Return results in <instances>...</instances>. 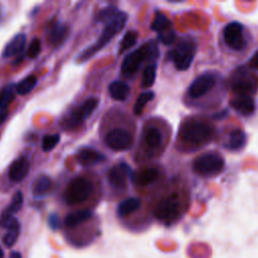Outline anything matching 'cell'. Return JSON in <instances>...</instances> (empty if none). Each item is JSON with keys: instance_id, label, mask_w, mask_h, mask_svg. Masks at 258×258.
<instances>
[{"instance_id": "obj_1", "label": "cell", "mask_w": 258, "mask_h": 258, "mask_svg": "<svg viewBox=\"0 0 258 258\" xmlns=\"http://www.w3.org/2000/svg\"><path fill=\"white\" fill-rule=\"evenodd\" d=\"M215 126L207 120L189 117L182 121L178 130V139L189 149H199L210 143L215 136Z\"/></svg>"}, {"instance_id": "obj_2", "label": "cell", "mask_w": 258, "mask_h": 258, "mask_svg": "<svg viewBox=\"0 0 258 258\" xmlns=\"http://www.w3.org/2000/svg\"><path fill=\"white\" fill-rule=\"evenodd\" d=\"M127 19H128L127 13L119 10L107 23H105L103 32L99 36L97 41L81 53L80 60L84 61V60L89 59L96 52H98L104 46H106L112 40V38L115 37L124 28V26L127 22Z\"/></svg>"}, {"instance_id": "obj_3", "label": "cell", "mask_w": 258, "mask_h": 258, "mask_svg": "<svg viewBox=\"0 0 258 258\" xmlns=\"http://www.w3.org/2000/svg\"><path fill=\"white\" fill-rule=\"evenodd\" d=\"M225 167L224 157L216 151L205 152L192 161V170L200 176L212 177L218 175Z\"/></svg>"}, {"instance_id": "obj_4", "label": "cell", "mask_w": 258, "mask_h": 258, "mask_svg": "<svg viewBox=\"0 0 258 258\" xmlns=\"http://www.w3.org/2000/svg\"><path fill=\"white\" fill-rule=\"evenodd\" d=\"M197 45L195 40L190 38H182L168 52V57L177 71H186L195 57Z\"/></svg>"}, {"instance_id": "obj_5", "label": "cell", "mask_w": 258, "mask_h": 258, "mask_svg": "<svg viewBox=\"0 0 258 258\" xmlns=\"http://www.w3.org/2000/svg\"><path fill=\"white\" fill-rule=\"evenodd\" d=\"M234 96H252L258 89V78L244 68L236 70L230 79Z\"/></svg>"}, {"instance_id": "obj_6", "label": "cell", "mask_w": 258, "mask_h": 258, "mask_svg": "<svg viewBox=\"0 0 258 258\" xmlns=\"http://www.w3.org/2000/svg\"><path fill=\"white\" fill-rule=\"evenodd\" d=\"M222 39L226 47L235 52L244 50L248 43L245 28L238 21H232L225 25L222 31Z\"/></svg>"}, {"instance_id": "obj_7", "label": "cell", "mask_w": 258, "mask_h": 258, "mask_svg": "<svg viewBox=\"0 0 258 258\" xmlns=\"http://www.w3.org/2000/svg\"><path fill=\"white\" fill-rule=\"evenodd\" d=\"M93 191V184L85 177L72 179L64 190L63 199L69 206H75L88 200Z\"/></svg>"}, {"instance_id": "obj_8", "label": "cell", "mask_w": 258, "mask_h": 258, "mask_svg": "<svg viewBox=\"0 0 258 258\" xmlns=\"http://www.w3.org/2000/svg\"><path fill=\"white\" fill-rule=\"evenodd\" d=\"M218 76L214 73L207 72L201 74L188 86L186 91V97L192 101H200L202 98H204L206 95L214 90V88L218 85Z\"/></svg>"}, {"instance_id": "obj_9", "label": "cell", "mask_w": 258, "mask_h": 258, "mask_svg": "<svg viewBox=\"0 0 258 258\" xmlns=\"http://www.w3.org/2000/svg\"><path fill=\"white\" fill-rule=\"evenodd\" d=\"M180 212V200L177 194H171L162 199L153 211L154 217L163 222L171 223L177 219Z\"/></svg>"}, {"instance_id": "obj_10", "label": "cell", "mask_w": 258, "mask_h": 258, "mask_svg": "<svg viewBox=\"0 0 258 258\" xmlns=\"http://www.w3.org/2000/svg\"><path fill=\"white\" fill-rule=\"evenodd\" d=\"M148 58V44L130 52L125 56L121 64V73L125 78L133 77L139 70L141 63Z\"/></svg>"}, {"instance_id": "obj_11", "label": "cell", "mask_w": 258, "mask_h": 258, "mask_svg": "<svg viewBox=\"0 0 258 258\" xmlns=\"http://www.w3.org/2000/svg\"><path fill=\"white\" fill-rule=\"evenodd\" d=\"M99 100L97 98H89L85 102H83L79 107H77L74 111L71 112L70 116L66 120L67 128H75L81 125L84 121H86L92 113L98 107Z\"/></svg>"}, {"instance_id": "obj_12", "label": "cell", "mask_w": 258, "mask_h": 258, "mask_svg": "<svg viewBox=\"0 0 258 258\" xmlns=\"http://www.w3.org/2000/svg\"><path fill=\"white\" fill-rule=\"evenodd\" d=\"M106 145L115 151L129 149L133 144V136L125 129H114L105 137Z\"/></svg>"}, {"instance_id": "obj_13", "label": "cell", "mask_w": 258, "mask_h": 258, "mask_svg": "<svg viewBox=\"0 0 258 258\" xmlns=\"http://www.w3.org/2000/svg\"><path fill=\"white\" fill-rule=\"evenodd\" d=\"M133 172L130 166L126 163H119L111 167L108 172V181L116 188H124L127 183V179L133 178Z\"/></svg>"}, {"instance_id": "obj_14", "label": "cell", "mask_w": 258, "mask_h": 258, "mask_svg": "<svg viewBox=\"0 0 258 258\" xmlns=\"http://www.w3.org/2000/svg\"><path fill=\"white\" fill-rule=\"evenodd\" d=\"M230 105L242 116H250L255 112V101L252 96H234L230 100Z\"/></svg>"}, {"instance_id": "obj_15", "label": "cell", "mask_w": 258, "mask_h": 258, "mask_svg": "<svg viewBox=\"0 0 258 258\" xmlns=\"http://www.w3.org/2000/svg\"><path fill=\"white\" fill-rule=\"evenodd\" d=\"M29 162L25 156H19L10 164L8 169V176L14 182H19L24 179L28 173Z\"/></svg>"}, {"instance_id": "obj_16", "label": "cell", "mask_w": 258, "mask_h": 258, "mask_svg": "<svg viewBox=\"0 0 258 258\" xmlns=\"http://www.w3.org/2000/svg\"><path fill=\"white\" fill-rule=\"evenodd\" d=\"M68 36V26L59 21H53L47 28L48 42L56 47L60 45Z\"/></svg>"}, {"instance_id": "obj_17", "label": "cell", "mask_w": 258, "mask_h": 258, "mask_svg": "<svg viewBox=\"0 0 258 258\" xmlns=\"http://www.w3.org/2000/svg\"><path fill=\"white\" fill-rule=\"evenodd\" d=\"M77 161L83 166H93L105 159V156L98 150L91 147H83L77 152Z\"/></svg>"}, {"instance_id": "obj_18", "label": "cell", "mask_w": 258, "mask_h": 258, "mask_svg": "<svg viewBox=\"0 0 258 258\" xmlns=\"http://www.w3.org/2000/svg\"><path fill=\"white\" fill-rule=\"evenodd\" d=\"M2 225L6 229V233L3 236V243L6 247H11L18 239L20 233V224L16 218L12 217Z\"/></svg>"}, {"instance_id": "obj_19", "label": "cell", "mask_w": 258, "mask_h": 258, "mask_svg": "<svg viewBox=\"0 0 258 258\" xmlns=\"http://www.w3.org/2000/svg\"><path fill=\"white\" fill-rule=\"evenodd\" d=\"M247 142V135L243 129L236 128L230 131L227 136V141L225 147L232 151H237L242 149Z\"/></svg>"}, {"instance_id": "obj_20", "label": "cell", "mask_w": 258, "mask_h": 258, "mask_svg": "<svg viewBox=\"0 0 258 258\" xmlns=\"http://www.w3.org/2000/svg\"><path fill=\"white\" fill-rule=\"evenodd\" d=\"M25 42H26V35L21 32L17 33L4 46V49L2 51V56L11 57L20 53L25 46Z\"/></svg>"}, {"instance_id": "obj_21", "label": "cell", "mask_w": 258, "mask_h": 258, "mask_svg": "<svg viewBox=\"0 0 258 258\" xmlns=\"http://www.w3.org/2000/svg\"><path fill=\"white\" fill-rule=\"evenodd\" d=\"M158 176H159L158 169L154 167H148L139 171L136 174H133V179L139 185L145 186L153 183L158 178Z\"/></svg>"}, {"instance_id": "obj_22", "label": "cell", "mask_w": 258, "mask_h": 258, "mask_svg": "<svg viewBox=\"0 0 258 258\" xmlns=\"http://www.w3.org/2000/svg\"><path fill=\"white\" fill-rule=\"evenodd\" d=\"M22 205H23V194L20 190H18L13 196L11 203L2 213V220H1L2 224L8 221L10 218H12L13 215L22 208Z\"/></svg>"}, {"instance_id": "obj_23", "label": "cell", "mask_w": 258, "mask_h": 258, "mask_svg": "<svg viewBox=\"0 0 258 258\" xmlns=\"http://www.w3.org/2000/svg\"><path fill=\"white\" fill-rule=\"evenodd\" d=\"M109 93L114 100L125 101L129 97L130 88L123 82L114 81L109 85Z\"/></svg>"}, {"instance_id": "obj_24", "label": "cell", "mask_w": 258, "mask_h": 258, "mask_svg": "<svg viewBox=\"0 0 258 258\" xmlns=\"http://www.w3.org/2000/svg\"><path fill=\"white\" fill-rule=\"evenodd\" d=\"M92 216H93V213L90 210H79L67 215L64 219V224L70 228H74L88 221L89 219L92 218Z\"/></svg>"}, {"instance_id": "obj_25", "label": "cell", "mask_w": 258, "mask_h": 258, "mask_svg": "<svg viewBox=\"0 0 258 258\" xmlns=\"http://www.w3.org/2000/svg\"><path fill=\"white\" fill-rule=\"evenodd\" d=\"M51 180L45 175H40L32 182L31 190L34 197H43L51 188Z\"/></svg>"}, {"instance_id": "obj_26", "label": "cell", "mask_w": 258, "mask_h": 258, "mask_svg": "<svg viewBox=\"0 0 258 258\" xmlns=\"http://www.w3.org/2000/svg\"><path fill=\"white\" fill-rule=\"evenodd\" d=\"M150 28L156 31L158 34H161L169 30H172V24H171V21L163 13L158 11L155 13V16L151 23Z\"/></svg>"}, {"instance_id": "obj_27", "label": "cell", "mask_w": 258, "mask_h": 258, "mask_svg": "<svg viewBox=\"0 0 258 258\" xmlns=\"http://www.w3.org/2000/svg\"><path fill=\"white\" fill-rule=\"evenodd\" d=\"M144 141L145 144L151 149H156L160 147L162 143V134L160 130L156 127L147 128L144 133Z\"/></svg>"}, {"instance_id": "obj_28", "label": "cell", "mask_w": 258, "mask_h": 258, "mask_svg": "<svg viewBox=\"0 0 258 258\" xmlns=\"http://www.w3.org/2000/svg\"><path fill=\"white\" fill-rule=\"evenodd\" d=\"M141 205V202L138 198H128L122 201L117 208V214L119 217H125L135 212Z\"/></svg>"}, {"instance_id": "obj_29", "label": "cell", "mask_w": 258, "mask_h": 258, "mask_svg": "<svg viewBox=\"0 0 258 258\" xmlns=\"http://www.w3.org/2000/svg\"><path fill=\"white\" fill-rule=\"evenodd\" d=\"M36 84H37L36 77L31 75V76L24 78L22 81H20L15 86V90L19 95L24 96V95L30 93L33 90V88L36 86Z\"/></svg>"}, {"instance_id": "obj_30", "label": "cell", "mask_w": 258, "mask_h": 258, "mask_svg": "<svg viewBox=\"0 0 258 258\" xmlns=\"http://www.w3.org/2000/svg\"><path fill=\"white\" fill-rule=\"evenodd\" d=\"M156 79V63H149L143 71L142 74V83L141 86L143 88H150Z\"/></svg>"}, {"instance_id": "obj_31", "label": "cell", "mask_w": 258, "mask_h": 258, "mask_svg": "<svg viewBox=\"0 0 258 258\" xmlns=\"http://www.w3.org/2000/svg\"><path fill=\"white\" fill-rule=\"evenodd\" d=\"M137 38H138L137 31H135V30L127 31L119 43V53H122L125 50L129 49L130 47L134 46L137 42Z\"/></svg>"}, {"instance_id": "obj_32", "label": "cell", "mask_w": 258, "mask_h": 258, "mask_svg": "<svg viewBox=\"0 0 258 258\" xmlns=\"http://www.w3.org/2000/svg\"><path fill=\"white\" fill-rule=\"evenodd\" d=\"M154 98V93L152 91H147V92H144L142 94H140L135 102V105H134V108H133V111L135 113V115L139 116L143 113V110L146 106V104L148 102H150L151 100H153Z\"/></svg>"}, {"instance_id": "obj_33", "label": "cell", "mask_w": 258, "mask_h": 258, "mask_svg": "<svg viewBox=\"0 0 258 258\" xmlns=\"http://www.w3.org/2000/svg\"><path fill=\"white\" fill-rule=\"evenodd\" d=\"M14 89L15 86L13 84H8L2 90L0 95V108L8 110L10 103L14 100Z\"/></svg>"}, {"instance_id": "obj_34", "label": "cell", "mask_w": 258, "mask_h": 258, "mask_svg": "<svg viewBox=\"0 0 258 258\" xmlns=\"http://www.w3.org/2000/svg\"><path fill=\"white\" fill-rule=\"evenodd\" d=\"M60 136L59 134H46L42 137V142H41V148L45 152H49L52 150L56 144L59 142Z\"/></svg>"}, {"instance_id": "obj_35", "label": "cell", "mask_w": 258, "mask_h": 258, "mask_svg": "<svg viewBox=\"0 0 258 258\" xmlns=\"http://www.w3.org/2000/svg\"><path fill=\"white\" fill-rule=\"evenodd\" d=\"M118 11H119V9L114 7V6L106 7L103 10H101L99 12V14L97 15V21L103 22V23H107Z\"/></svg>"}, {"instance_id": "obj_36", "label": "cell", "mask_w": 258, "mask_h": 258, "mask_svg": "<svg viewBox=\"0 0 258 258\" xmlns=\"http://www.w3.org/2000/svg\"><path fill=\"white\" fill-rule=\"evenodd\" d=\"M40 50H41L40 40L38 38H32V40L30 41L28 48L26 50V55L29 58H34L39 54Z\"/></svg>"}, {"instance_id": "obj_37", "label": "cell", "mask_w": 258, "mask_h": 258, "mask_svg": "<svg viewBox=\"0 0 258 258\" xmlns=\"http://www.w3.org/2000/svg\"><path fill=\"white\" fill-rule=\"evenodd\" d=\"M175 37H176V35L173 30H169L167 32L158 34V39L165 45H169V44L173 43L175 40Z\"/></svg>"}, {"instance_id": "obj_38", "label": "cell", "mask_w": 258, "mask_h": 258, "mask_svg": "<svg viewBox=\"0 0 258 258\" xmlns=\"http://www.w3.org/2000/svg\"><path fill=\"white\" fill-rule=\"evenodd\" d=\"M48 225H49V227H50L51 229H53V230H55V229L58 228V226H59V220H58L57 215H55V214L49 215V217H48Z\"/></svg>"}, {"instance_id": "obj_39", "label": "cell", "mask_w": 258, "mask_h": 258, "mask_svg": "<svg viewBox=\"0 0 258 258\" xmlns=\"http://www.w3.org/2000/svg\"><path fill=\"white\" fill-rule=\"evenodd\" d=\"M249 68L253 71H258V50L250 58Z\"/></svg>"}, {"instance_id": "obj_40", "label": "cell", "mask_w": 258, "mask_h": 258, "mask_svg": "<svg viewBox=\"0 0 258 258\" xmlns=\"http://www.w3.org/2000/svg\"><path fill=\"white\" fill-rule=\"evenodd\" d=\"M7 116H8V110L0 108V124L6 120Z\"/></svg>"}, {"instance_id": "obj_41", "label": "cell", "mask_w": 258, "mask_h": 258, "mask_svg": "<svg viewBox=\"0 0 258 258\" xmlns=\"http://www.w3.org/2000/svg\"><path fill=\"white\" fill-rule=\"evenodd\" d=\"M10 258H22V257H21V254H20L19 252L14 251V252H12V253H11Z\"/></svg>"}, {"instance_id": "obj_42", "label": "cell", "mask_w": 258, "mask_h": 258, "mask_svg": "<svg viewBox=\"0 0 258 258\" xmlns=\"http://www.w3.org/2000/svg\"><path fill=\"white\" fill-rule=\"evenodd\" d=\"M3 254H4V253H3V251H2V249H1V248H0V258H2V257H3Z\"/></svg>"}]
</instances>
